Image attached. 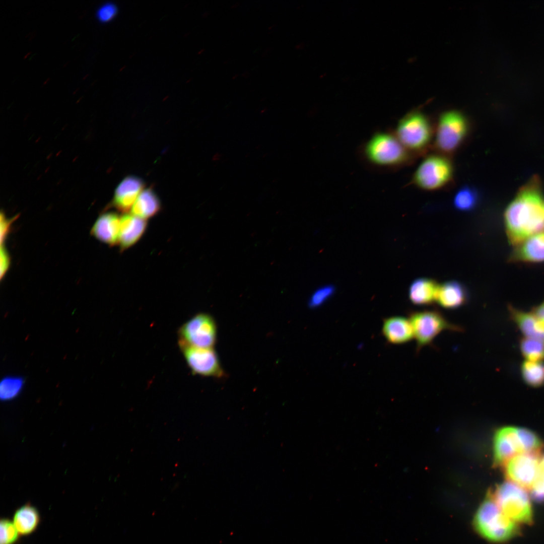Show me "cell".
I'll use <instances>...</instances> for the list:
<instances>
[{
	"mask_svg": "<svg viewBox=\"0 0 544 544\" xmlns=\"http://www.w3.org/2000/svg\"><path fill=\"white\" fill-rule=\"evenodd\" d=\"M40 521L37 509L30 504H26L15 512L13 523L20 535H27L33 532Z\"/></svg>",
	"mask_w": 544,
	"mask_h": 544,
	"instance_id": "22",
	"label": "cell"
},
{
	"mask_svg": "<svg viewBox=\"0 0 544 544\" xmlns=\"http://www.w3.org/2000/svg\"><path fill=\"white\" fill-rule=\"evenodd\" d=\"M12 221H9L2 214L1 216V243L3 245L6 236L8 233L9 227Z\"/></svg>",
	"mask_w": 544,
	"mask_h": 544,
	"instance_id": "32",
	"label": "cell"
},
{
	"mask_svg": "<svg viewBox=\"0 0 544 544\" xmlns=\"http://www.w3.org/2000/svg\"><path fill=\"white\" fill-rule=\"evenodd\" d=\"M23 379L19 377L9 376L3 378L0 384L1 398L4 400L15 398L21 391Z\"/></svg>",
	"mask_w": 544,
	"mask_h": 544,
	"instance_id": "26",
	"label": "cell"
},
{
	"mask_svg": "<svg viewBox=\"0 0 544 544\" xmlns=\"http://www.w3.org/2000/svg\"><path fill=\"white\" fill-rule=\"evenodd\" d=\"M491 495L504 514L516 524L531 520V505L524 488L512 482H505Z\"/></svg>",
	"mask_w": 544,
	"mask_h": 544,
	"instance_id": "8",
	"label": "cell"
},
{
	"mask_svg": "<svg viewBox=\"0 0 544 544\" xmlns=\"http://www.w3.org/2000/svg\"><path fill=\"white\" fill-rule=\"evenodd\" d=\"M527 452L522 428L505 427L499 429L494 439V456L496 464L502 465L513 457Z\"/></svg>",
	"mask_w": 544,
	"mask_h": 544,
	"instance_id": "12",
	"label": "cell"
},
{
	"mask_svg": "<svg viewBox=\"0 0 544 544\" xmlns=\"http://www.w3.org/2000/svg\"><path fill=\"white\" fill-rule=\"evenodd\" d=\"M454 169L447 156L432 154L427 156L416 169L413 182L419 188L427 191L441 189L452 180Z\"/></svg>",
	"mask_w": 544,
	"mask_h": 544,
	"instance_id": "7",
	"label": "cell"
},
{
	"mask_svg": "<svg viewBox=\"0 0 544 544\" xmlns=\"http://www.w3.org/2000/svg\"><path fill=\"white\" fill-rule=\"evenodd\" d=\"M510 318L516 324L525 337L544 343V327L531 313L508 307Z\"/></svg>",
	"mask_w": 544,
	"mask_h": 544,
	"instance_id": "18",
	"label": "cell"
},
{
	"mask_svg": "<svg viewBox=\"0 0 544 544\" xmlns=\"http://www.w3.org/2000/svg\"><path fill=\"white\" fill-rule=\"evenodd\" d=\"M524 382L528 385L537 387L544 385V363L542 361H524L520 368Z\"/></svg>",
	"mask_w": 544,
	"mask_h": 544,
	"instance_id": "23",
	"label": "cell"
},
{
	"mask_svg": "<svg viewBox=\"0 0 544 544\" xmlns=\"http://www.w3.org/2000/svg\"><path fill=\"white\" fill-rule=\"evenodd\" d=\"M191 372L203 376L221 378L225 376L219 360L213 348H200L178 344Z\"/></svg>",
	"mask_w": 544,
	"mask_h": 544,
	"instance_id": "11",
	"label": "cell"
},
{
	"mask_svg": "<svg viewBox=\"0 0 544 544\" xmlns=\"http://www.w3.org/2000/svg\"><path fill=\"white\" fill-rule=\"evenodd\" d=\"M117 9L116 6L110 3L102 6L98 10L97 16L101 22H106L112 20L116 15Z\"/></svg>",
	"mask_w": 544,
	"mask_h": 544,
	"instance_id": "30",
	"label": "cell"
},
{
	"mask_svg": "<svg viewBox=\"0 0 544 544\" xmlns=\"http://www.w3.org/2000/svg\"><path fill=\"white\" fill-rule=\"evenodd\" d=\"M475 527L488 540L500 542L513 536L517 530L516 523L499 508L492 495L481 505L475 516Z\"/></svg>",
	"mask_w": 544,
	"mask_h": 544,
	"instance_id": "4",
	"label": "cell"
},
{
	"mask_svg": "<svg viewBox=\"0 0 544 544\" xmlns=\"http://www.w3.org/2000/svg\"><path fill=\"white\" fill-rule=\"evenodd\" d=\"M382 330L387 340L393 344L406 343L414 338L411 322L404 317L393 316L386 319Z\"/></svg>",
	"mask_w": 544,
	"mask_h": 544,
	"instance_id": "19",
	"label": "cell"
},
{
	"mask_svg": "<svg viewBox=\"0 0 544 544\" xmlns=\"http://www.w3.org/2000/svg\"><path fill=\"white\" fill-rule=\"evenodd\" d=\"M147 227L146 220L132 214L120 217L118 244L121 251L134 245L143 236Z\"/></svg>",
	"mask_w": 544,
	"mask_h": 544,
	"instance_id": "15",
	"label": "cell"
},
{
	"mask_svg": "<svg viewBox=\"0 0 544 544\" xmlns=\"http://www.w3.org/2000/svg\"><path fill=\"white\" fill-rule=\"evenodd\" d=\"M479 193L471 186L464 185L456 192L453 204L456 210L469 211L474 209L479 201Z\"/></svg>",
	"mask_w": 544,
	"mask_h": 544,
	"instance_id": "24",
	"label": "cell"
},
{
	"mask_svg": "<svg viewBox=\"0 0 544 544\" xmlns=\"http://www.w3.org/2000/svg\"><path fill=\"white\" fill-rule=\"evenodd\" d=\"M540 452L524 453L513 457L505 463L506 478L514 484L530 490L537 475Z\"/></svg>",
	"mask_w": 544,
	"mask_h": 544,
	"instance_id": "10",
	"label": "cell"
},
{
	"mask_svg": "<svg viewBox=\"0 0 544 544\" xmlns=\"http://www.w3.org/2000/svg\"><path fill=\"white\" fill-rule=\"evenodd\" d=\"M120 218L113 212L102 214L96 220L91 230L97 239L110 246L118 243Z\"/></svg>",
	"mask_w": 544,
	"mask_h": 544,
	"instance_id": "16",
	"label": "cell"
},
{
	"mask_svg": "<svg viewBox=\"0 0 544 544\" xmlns=\"http://www.w3.org/2000/svg\"><path fill=\"white\" fill-rule=\"evenodd\" d=\"M367 159L374 164L395 167L406 165L412 160L411 153L395 135L387 132L375 133L364 148Z\"/></svg>",
	"mask_w": 544,
	"mask_h": 544,
	"instance_id": "5",
	"label": "cell"
},
{
	"mask_svg": "<svg viewBox=\"0 0 544 544\" xmlns=\"http://www.w3.org/2000/svg\"><path fill=\"white\" fill-rule=\"evenodd\" d=\"M520 350L528 361H542L544 360V343L527 337L520 341Z\"/></svg>",
	"mask_w": 544,
	"mask_h": 544,
	"instance_id": "25",
	"label": "cell"
},
{
	"mask_svg": "<svg viewBox=\"0 0 544 544\" xmlns=\"http://www.w3.org/2000/svg\"><path fill=\"white\" fill-rule=\"evenodd\" d=\"M395 136L411 153H424L432 142L434 128L429 118L419 110L407 113L398 122Z\"/></svg>",
	"mask_w": 544,
	"mask_h": 544,
	"instance_id": "2",
	"label": "cell"
},
{
	"mask_svg": "<svg viewBox=\"0 0 544 544\" xmlns=\"http://www.w3.org/2000/svg\"><path fill=\"white\" fill-rule=\"evenodd\" d=\"M334 291V287L331 285L318 289L311 296L309 301V306L315 307L320 305L333 294Z\"/></svg>",
	"mask_w": 544,
	"mask_h": 544,
	"instance_id": "28",
	"label": "cell"
},
{
	"mask_svg": "<svg viewBox=\"0 0 544 544\" xmlns=\"http://www.w3.org/2000/svg\"><path fill=\"white\" fill-rule=\"evenodd\" d=\"M530 491L531 496L534 500L544 501V466L540 462L537 477Z\"/></svg>",
	"mask_w": 544,
	"mask_h": 544,
	"instance_id": "29",
	"label": "cell"
},
{
	"mask_svg": "<svg viewBox=\"0 0 544 544\" xmlns=\"http://www.w3.org/2000/svg\"><path fill=\"white\" fill-rule=\"evenodd\" d=\"M161 209L160 199L154 190L148 188L143 190L133 205L131 214L147 220L156 216Z\"/></svg>",
	"mask_w": 544,
	"mask_h": 544,
	"instance_id": "21",
	"label": "cell"
},
{
	"mask_svg": "<svg viewBox=\"0 0 544 544\" xmlns=\"http://www.w3.org/2000/svg\"><path fill=\"white\" fill-rule=\"evenodd\" d=\"M512 260L516 262H544V230L527 238L516 245Z\"/></svg>",
	"mask_w": 544,
	"mask_h": 544,
	"instance_id": "14",
	"label": "cell"
},
{
	"mask_svg": "<svg viewBox=\"0 0 544 544\" xmlns=\"http://www.w3.org/2000/svg\"><path fill=\"white\" fill-rule=\"evenodd\" d=\"M467 298L465 287L459 282L451 281L439 286L436 302L444 308L454 309L465 304Z\"/></svg>",
	"mask_w": 544,
	"mask_h": 544,
	"instance_id": "17",
	"label": "cell"
},
{
	"mask_svg": "<svg viewBox=\"0 0 544 544\" xmlns=\"http://www.w3.org/2000/svg\"><path fill=\"white\" fill-rule=\"evenodd\" d=\"M144 182L134 176L125 177L117 186L113 196L112 205L119 211L127 212L131 209L143 190Z\"/></svg>",
	"mask_w": 544,
	"mask_h": 544,
	"instance_id": "13",
	"label": "cell"
},
{
	"mask_svg": "<svg viewBox=\"0 0 544 544\" xmlns=\"http://www.w3.org/2000/svg\"><path fill=\"white\" fill-rule=\"evenodd\" d=\"M178 334V344L200 348H213L216 342V324L210 315L198 313L182 325Z\"/></svg>",
	"mask_w": 544,
	"mask_h": 544,
	"instance_id": "9",
	"label": "cell"
},
{
	"mask_svg": "<svg viewBox=\"0 0 544 544\" xmlns=\"http://www.w3.org/2000/svg\"><path fill=\"white\" fill-rule=\"evenodd\" d=\"M0 544H15L19 539V533L14 524L10 520L2 519Z\"/></svg>",
	"mask_w": 544,
	"mask_h": 544,
	"instance_id": "27",
	"label": "cell"
},
{
	"mask_svg": "<svg viewBox=\"0 0 544 544\" xmlns=\"http://www.w3.org/2000/svg\"><path fill=\"white\" fill-rule=\"evenodd\" d=\"M409 319L416 342L417 352L424 347L431 345L435 337L443 331L464 330L462 326L448 321L440 311L435 309L412 312Z\"/></svg>",
	"mask_w": 544,
	"mask_h": 544,
	"instance_id": "6",
	"label": "cell"
},
{
	"mask_svg": "<svg viewBox=\"0 0 544 544\" xmlns=\"http://www.w3.org/2000/svg\"><path fill=\"white\" fill-rule=\"evenodd\" d=\"M507 237L516 245L544 230V200L538 177H533L519 190L504 212Z\"/></svg>",
	"mask_w": 544,
	"mask_h": 544,
	"instance_id": "1",
	"label": "cell"
},
{
	"mask_svg": "<svg viewBox=\"0 0 544 544\" xmlns=\"http://www.w3.org/2000/svg\"><path fill=\"white\" fill-rule=\"evenodd\" d=\"M531 312L544 327V301L534 307Z\"/></svg>",
	"mask_w": 544,
	"mask_h": 544,
	"instance_id": "33",
	"label": "cell"
},
{
	"mask_svg": "<svg viewBox=\"0 0 544 544\" xmlns=\"http://www.w3.org/2000/svg\"><path fill=\"white\" fill-rule=\"evenodd\" d=\"M466 116L457 110H449L440 115L435 131V146L440 154L454 153L466 140L470 131Z\"/></svg>",
	"mask_w": 544,
	"mask_h": 544,
	"instance_id": "3",
	"label": "cell"
},
{
	"mask_svg": "<svg viewBox=\"0 0 544 544\" xmlns=\"http://www.w3.org/2000/svg\"><path fill=\"white\" fill-rule=\"evenodd\" d=\"M10 263L9 255L3 245L1 248V278L2 279L8 269Z\"/></svg>",
	"mask_w": 544,
	"mask_h": 544,
	"instance_id": "31",
	"label": "cell"
},
{
	"mask_svg": "<svg viewBox=\"0 0 544 544\" xmlns=\"http://www.w3.org/2000/svg\"><path fill=\"white\" fill-rule=\"evenodd\" d=\"M439 285L428 278H419L413 281L409 290V297L415 305H430L436 302Z\"/></svg>",
	"mask_w": 544,
	"mask_h": 544,
	"instance_id": "20",
	"label": "cell"
}]
</instances>
